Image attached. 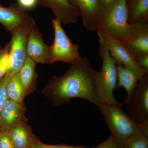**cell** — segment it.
<instances>
[{
	"mask_svg": "<svg viewBox=\"0 0 148 148\" xmlns=\"http://www.w3.org/2000/svg\"><path fill=\"white\" fill-rule=\"evenodd\" d=\"M98 71L87 58L72 64L60 77L53 76L42 92L54 106H63L72 99L79 98L99 107L103 104L97 88Z\"/></svg>",
	"mask_w": 148,
	"mask_h": 148,
	"instance_id": "1",
	"label": "cell"
},
{
	"mask_svg": "<svg viewBox=\"0 0 148 148\" xmlns=\"http://www.w3.org/2000/svg\"><path fill=\"white\" fill-rule=\"evenodd\" d=\"M133 29V24L128 23L127 1L117 0L101 17L96 32L124 44L132 34Z\"/></svg>",
	"mask_w": 148,
	"mask_h": 148,
	"instance_id": "2",
	"label": "cell"
},
{
	"mask_svg": "<svg viewBox=\"0 0 148 148\" xmlns=\"http://www.w3.org/2000/svg\"><path fill=\"white\" fill-rule=\"evenodd\" d=\"M99 42L98 55L102 61V68L98 71L97 75L99 97L103 104L122 105L116 101L114 95L117 84L116 61L103 43Z\"/></svg>",
	"mask_w": 148,
	"mask_h": 148,
	"instance_id": "3",
	"label": "cell"
},
{
	"mask_svg": "<svg viewBox=\"0 0 148 148\" xmlns=\"http://www.w3.org/2000/svg\"><path fill=\"white\" fill-rule=\"evenodd\" d=\"M122 105L103 104L99 108L110 136L123 144L132 135L142 132L138 125L123 110Z\"/></svg>",
	"mask_w": 148,
	"mask_h": 148,
	"instance_id": "4",
	"label": "cell"
},
{
	"mask_svg": "<svg viewBox=\"0 0 148 148\" xmlns=\"http://www.w3.org/2000/svg\"><path fill=\"white\" fill-rule=\"evenodd\" d=\"M126 114L148 137V74L139 80L130 97L124 103Z\"/></svg>",
	"mask_w": 148,
	"mask_h": 148,
	"instance_id": "5",
	"label": "cell"
},
{
	"mask_svg": "<svg viewBox=\"0 0 148 148\" xmlns=\"http://www.w3.org/2000/svg\"><path fill=\"white\" fill-rule=\"evenodd\" d=\"M52 22L54 38L53 44L49 46V64L62 61L72 65L79 61L82 57L79 54V46L72 42L59 20L52 18Z\"/></svg>",
	"mask_w": 148,
	"mask_h": 148,
	"instance_id": "6",
	"label": "cell"
},
{
	"mask_svg": "<svg viewBox=\"0 0 148 148\" xmlns=\"http://www.w3.org/2000/svg\"><path fill=\"white\" fill-rule=\"evenodd\" d=\"M35 26L34 19L31 16L12 33V37L10 41V68L7 74L12 75L18 73L24 65L27 57L28 36Z\"/></svg>",
	"mask_w": 148,
	"mask_h": 148,
	"instance_id": "7",
	"label": "cell"
},
{
	"mask_svg": "<svg viewBox=\"0 0 148 148\" xmlns=\"http://www.w3.org/2000/svg\"><path fill=\"white\" fill-rule=\"evenodd\" d=\"M99 41L109 50L111 55L116 61L117 64H121L136 72L141 77H143L146 73L139 67L135 56L123 43L109 37L98 34Z\"/></svg>",
	"mask_w": 148,
	"mask_h": 148,
	"instance_id": "8",
	"label": "cell"
},
{
	"mask_svg": "<svg viewBox=\"0 0 148 148\" xmlns=\"http://www.w3.org/2000/svg\"><path fill=\"white\" fill-rule=\"evenodd\" d=\"M27 54L36 64H49V46L46 44L43 36L36 26L28 36Z\"/></svg>",
	"mask_w": 148,
	"mask_h": 148,
	"instance_id": "9",
	"label": "cell"
},
{
	"mask_svg": "<svg viewBox=\"0 0 148 148\" xmlns=\"http://www.w3.org/2000/svg\"><path fill=\"white\" fill-rule=\"evenodd\" d=\"M42 6L50 9L55 18L61 24H73L76 23L80 17L79 10L68 0H38Z\"/></svg>",
	"mask_w": 148,
	"mask_h": 148,
	"instance_id": "10",
	"label": "cell"
},
{
	"mask_svg": "<svg viewBox=\"0 0 148 148\" xmlns=\"http://www.w3.org/2000/svg\"><path fill=\"white\" fill-rule=\"evenodd\" d=\"M79 10L82 24L86 30L96 31L101 18L99 0H68Z\"/></svg>",
	"mask_w": 148,
	"mask_h": 148,
	"instance_id": "11",
	"label": "cell"
},
{
	"mask_svg": "<svg viewBox=\"0 0 148 148\" xmlns=\"http://www.w3.org/2000/svg\"><path fill=\"white\" fill-rule=\"evenodd\" d=\"M125 45L135 58L148 54V23L141 21L133 24L132 34Z\"/></svg>",
	"mask_w": 148,
	"mask_h": 148,
	"instance_id": "12",
	"label": "cell"
},
{
	"mask_svg": "<svg viewBox=\"0 0 148 148\" xmlns=\"http://www.w3.org/2000/svg\"><path fill=\"white\" fill-rule=\"evenodd\" d=\"M24 103L8 99L0 113V131L8 130L20 122L27 120Z\"/></svg>",
	"mask_w": 148,
	"mask_h": 148,
	"instance_id": "13",
	"label": "cell"
},
{
	"mask_svg": "<svg viewBox=\"0 0 148 148\" xmlns=\"http://www.w3.org/2000/svg\"><path fill=\"white\" fill-rule=\"evenodd\" d=\"M31 16L17 3L8 7L0 5V23L11 34Z\"/></svg>",
	"mask_w": 148,
	"mask_h": 148,
	"instance_id": "14",
	"label": "cell"
},
{
	"mask_svg": "<svg viewBox=\"0 0 148 148\" xmlns=\"http://www.w3.org/2000/svg\"><path fill=\"white\" fill-rule=\"evenodd\" d=\"M7 131L16 148H29L37 139L27 120L18 123Z\"/></svg>",
	"mask_w": 148,
	"mask_h": 148,
	"instance_id": "15",
	"label": "cell"
},
{
	"mask_svg": "<svg viewBox=\"0 0 148 148\" xmlns=\"http://www.w3.org/2000/svg\"><path fill=\"white\" fill-rule=\"evenodd\" d=\"M116 69L117 73L116 89L123 87L125 89L126 97L123 102L124 103L130 97L142 77L136 72L123 66L121 64H117Z\"/></svg>",
	"mask_w": 148,
	"mask_h": 148,
	"instance_id": "16",
	"label": "cell"
},
{
	"mask_svg": "<svg viewBox=\"0 0 148 148\" xmlns=\"http://www.w3.org/2000/svg\"><path fill=\"white\" fill-rule=\"evenodd\" d=\"M36 65L34 62L27 56L24 65L18 72L25 96L33 93L36 88L38 75L35 71Z\"/></svg>",
	"mask_w": 148,
	"mask_h": 148,
	"instance_id": "17",
	"label": "cell"
},
{
	"mask_svg": "<svg viewBox=\"0 0 148 148\" xmlns=\"http://www.w3.org/2000/svg\"><path fill=\"white\" fill-rule=\"evenodd\" d=\"M148 21V0H134L128 7L129 24Z\"/></svg>",
	"mask_w": 148,
	"mask_h": 148,
	"instance_id": "18",
	"label": "cell"
},
{
	"mask_svg": "<svg viewBox=\"0 0 148 148\" xmlns=\"http://www.w3.org/2000/svg\"><path fill=\"white\" fill-rule=\"evenodd\" d=\"M7 93L8 99L17 103H24L25 92L18 72L12 76L7 86Z\"/></svg>",
	"mask_w": 148,
	"mask_h": 148,
	"instance_id": "19",
	"label": "cell"
},
{
	"mask_svg": "<svg viewBox=\"0 0 148 148\" xmlns=\"http://www.w3.org/2000/svg\"><path fill=\"white\" fill-rule=\"evenodd\" d=\"M123 145L124 148H148V137L139 132L128 138Z\"/></svg>",
	"mask_w": 148,
	"mask_h": 148,
	"instance_id": "20",
	"label": "cell"
},
{
	"mask_svg": "<svg viewBox=\"0 0 148 148\" xmlns=\"http://www.w3.org/2000/svg\"><path fill=\"white\" fill-rule=\"evenodd\" d=\"M10 42L0 49V79L8 73L10 68L9 51Z\"/></svg>",
	"mask_w": 148,
	"mask_h": 148,
	"instance_id": "21",
	"label": "cell"
},
{
	"mask_svg": "<svg viewBox=\"0 0 148 148\" xmlns=\"http://www.w3.org/2000/svg\"><path fill=\"white\" fill-rule=\"evenodd\" d=\"M12 76L9 74H6L0 79V113L8 99L7 93V86Z\"/></svg>",
	"mask_w": 148,
	"mask_h": 148,
	"instance_id": "22",
	"label": "cell"
},
{
	"mask_svg": "<svg viewBox=\"0 0 148 148\" xmlns=\"http://www.w3.org/2000/svg\"><path fill=\"white\" fill-rule=\"evenodd\" d=\"M29 148H88L84 146H73L66 145H49L43 144L37 139Z\"/></svg>",
	"mask_w": 148,
	"mask_h": 148,
	"instance_id": "23",
	"label": "cell"
},
{
	"mask_svg": "<svg viewBox=\"0 0 148 148\" xmlns=\"http://www.w3.org/2000/svg\"><path fill=\"white\" fill-rule=\"evenodd\" d=\"M88 148H124L123 144L120 143L110 135L106 139L95 147Z\"/></svg>",
	"mask_w": 148,
	"mask_h": 148,
	"instance_id": "24",
	"label": "cell"
},
{
	"mask_svg": "<svg viewBox=\"0 0 148 148\" xmlns=\"http://www.w3.org/2000/svg\"><path fill=\"white\" fill-rule=\"evenodd\" d=\"M0 148H16L7 130L0 131Z\"/></svg>",
	"mask_w": 148,
	"mask_h": 148,
	"instance_id": "25",
	"label": "cell"
},
{
	"mask_svg": "<svg viewBox=\"0 0 148 148\" xmlns=\"http://www.w3.org/2000/svg\"><path fill=\"white\" fill-rule=\"evenodd\" d=\"M17 3L26 11L34 9L38 4V0H16Z\"/></svg>",
	"mask_w": 148,
	"mask_h": 148,
	"instance_id": "26",
	"label": "cell"
},
{
	"mask_svg": "<svg viewBox=\"0 0 148 148\" xmlns=\"http://www.w3.org/2000/svg\"><path fill=\"white\" fill-rule=\"evenodd\" d=\"M101 17L112 6L117 0H99Z\"/></svg>",
	"mask_w": 148,
	"mask_h": 148,
	"instance_id": "27",
	"label": "cell"
},
{
	"mask_svg": "<svg viewBox=\"0 0 148 148\" xmlns=\"http://www.w3.org/2000/svg\"><path fill=\"white\" fill-rule=\"evenodd\" d=\"M139 67L147 73H148V54L140 56L135 58Z\"/></svg>",
	"mask_w": 148,
	"mask_h": 148,
	"instance_id": "28",
	"label": "cell"
},
{
	"mask_svg": "<svg viewBox=\"0 0 148 148\" xmlns=\"http://www.w3.org/2000/svg\"><path fill=\"white\" fill-rule=\"evenodd\" d=\"M126 1H127V7H128L134 0H126Z\"/></svg>",
	"mask_w": 148,
	"mask_h": 148,
	"instance_id": "29",
	"label": "cell"
},
{
	"mask_svg": "<svg viewBox=\"0 0 148 148\" xmlns=\"http://www.w3.org/2000/svg\"><path fill=\"white\" fill-rule=\"evenodd\" d=\"M1 5V4L0 3V5Z\"/></svg>",
	"mask_w": 148,
	"mask_h": 148,
	"instance_id": "30",
	"label": "cell"
}]
</instances>
